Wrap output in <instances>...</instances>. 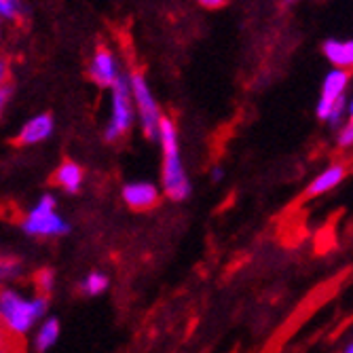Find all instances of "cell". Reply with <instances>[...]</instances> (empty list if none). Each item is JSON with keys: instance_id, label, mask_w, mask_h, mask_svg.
Returning a JSON list of instances; mask_svg holds the SVG:
<instances>
[{"instance_id": "obj_1", "label": "cell", "mask_w": 353, "mask_h": 353, "mask_svg": "<svg viewBox=\"0 0 353 353\" xmlns=\"http://www.w3.org/2000/svg\"><path fill=\"white\" fill-rule=\"evenodd\" d=\"M159 142L163 148V188L165 195L172 201H186L192 192V184L186 176V170L180 159V142H178V130L176 123L170 117L161 119L159 125Z\"/></svg>"}, {"instance_id": "obj_2", "label": "cell", "mask_w": 353, "mask_h": 353, "mask_svg": "<svg viewBox=\"0 0 353 353\" xmlns=\"http://www.w3.org/2000/svg\"><path fill=\"white\" fill-rule=\"evenodd\" d=\"M138 119V108L132 89V74H121L110 89V121L104 130V140L114 142L132 130Z\"/></svg>"}, {"instance_id": "obj_3", "label": "cell", "mask_w": 353, "mask_h": 353, "mask_svg": "<svg viewBox=\"0 0 353 353\" xmlns=\"http://www.w3.org/2000/svg\"><path fill=\"white\" fill-rule=\"evenodd\" d=\"M49 309V296L41 294L37 299H23L13 290H3L0 294V313H3L5 326L13 334H26L37 319L45 317Z\"/></svg>"}, {"instance_id": "obj_4", "label": "cell", "mask_w": 353, "mask_h": 353, "mask_svg": "<svg viewBox=\"0 0 353 353\" xmlns=\"http://www.w3.org/2000/svg\"><path fill=\"white\" fill-rule=\"evenodd\" d=\"M21 229L26 235L34 237H55V235H68L70 224L55 212V197L43 195L41 201L30 210V214L23 218Z\"/></svg>"}, {"instance_id": "obj_5", "label": "cell", "mask_w": 353, "mask_h": 353, "mask_svg": "<svg viewBox=\"0 0 353 353\" xmlns=\"http://www.w3.org/2000/svg\"><path fill=\"white\" fill-rule=\"evenodd\" d=\"M132 89H134V100L138 108V121L142 127V134L150 140H159V125H161V108H159L152 89L142 72L132 74Z\"/></svg>"}, {"instance_id": "obj_6", "label": "cell", "mask_w": 353, "mask_h": 353, "mask_svg": "<svg viewBox=\"0 0 353 353\" xmlns=\"http://www.w3.org/2000/svg\"><path fill=\"white\" fill-rule=\"evenodd\" d=\"M349 85V72L343 70V68H332L326 79H324V85H322V95H319L317 100V106H315V114L319 121H328L330 117V110L332 106L345 98V89Z\"/></svg>"}, {"instance_id": "obj_7", "label": "cell", "mask_w": 353, "mask_h": 353, "mask_svg": "<svg viewBox=\"0 0 353 353\" xmlns=\"http://www.w3.org/2000/svg\"><path fill=\"white\" fill-rule=\"evenodd\" d=\"M119 59L108 47H98L89 61V79L98 87H114V83L121 79Z\"/></svg>"}, {"instance_id": "obj_8", "label": "cell", "mask_w": 353, "mask_h": 353, "mask_svg": "<svg viewBox=\"0 0 353 353\" xmlns=\"http://www.w3.org/2000/svg\"><path fill=\"white\" fill-rule=\"evenodd\" d=\"M53 130H55V121H53V117H51L49 112H41V114H37V117H32V119L21 127L19 134H17V138H15V142L21 144V146H34V144H41V142H45L47 138H51Z\"/></svg>"}, {"instance_id": "obj_9", "label": "cell", "mask_w": 353, "mask_h": 353, "mask_svg": "<svg viewBox=\"0 0 353 353\" xmlns=\"http://www.w3.org/2000/svg\"><path fill=\"white\" fill-rule=\"evenodd\" d=\"M123 201L138 212L150 210L159 203V188L150 182H130L123 186Z\"/></svg>"}, {"instance_id": "obj_10", "label": "cell", "mask_w": 353, "mask_h": 353, "mask_svg": "<svg viewBox=\"0 0 353 353\" xmlns=\"http://www.w3.org/2000/svg\"><path fill=\"white\" fill-rule=\"evenodd\" d=\"M345 176H347V170H345V165H341V163H334V165L326 168L317 178H313V182L307 186V190H305V199L319 197V195H324V192L336 188V186L345 180Z\"/></svg>"}, {"instance_id": "obj_11", "label": "cell", "mask_w": 353, "mask_h": 353, "mask_svg": "<svg viewBox=\"0 0 353 353\" xmlns=\"http://www.w3.org/2000/svg\"><path fill=\"white\" fill-rule=\"evenodd\" d=\"M53 182L55 186H59L63 192H68V195H77L83 186V168L74 161H63L55 176H53Z\"/></svg>"}, {"instance_id": "obj_12", "label": "cell", "mask_w": 353, "mask_h": 353, "mask_svg": "<svg viewBox=\"0 0 353 353\" xmlns=\"http://www.w3.org/2000/svg\"><path fill=\"white\" fill-rule=\"evenodd\" d=\"M322 51L326 55V59L332 63L334 68H343L349 70L351 63H349V53H347V41H336V39H328L322 45Z\"/></svg>"}, {"instance_id": "obj_13", "label": "cell", "mask_w": 353, "mask_h": 353, "mask_svg": "<svg viewBox=\"0 0 353 353\" xmlns=\"http://www.w3.org/2000/svg\"><path fill=\"white\" fill-rule=\"evenodd\" d=\"M59 339V322L57 317H47L45 324L41 326L37 339H34V347L39 353H45L47 349H51Z\"/></svg>"}, {"instance_id": "obj_14", "label": "cell", "mask_w": 353, "mask_h": 353, "mask_svg": "<svg viewBox=\"0 0 353 353\" xmlns=\"http://www.w3.org/2000/svg\"><path fill=\"white\" fill-rule=\"evenodd\" d=\"M108 285H110V279L108 275L100 273V271H91L83 281H81V290L87 294V296H98L102 292L108 290Z\"/></svg>"}, {"instance_id": "obj_15", "label": "cell", "mask_w": 353, "mask_h": 353, "mask_svg": "<svg viewBox=\"0 0 353 353\" xmlns=\"http://www.w3.org/2000/svg\"><path fill=\"white\" fill-rule=\"evenodd\" d=\"M28 13V7L23 5V0H0V19L11 21Z\"/></svg>"}, {"instance_id": "obj_16", "label": "cell", "mask_w": 353, "mask_h": 353, "mask_svg": "<svg viewBox=\"0 0 353 353\" xmlns=\"http://www.w3.org/2000/svg\"><path fill=\"white\" fill-rule=\"evenodd\" d=\"M345 112H349V104H347V100L345 98H341L334 106H332V110H330V117H328V125L332 127H343L345 123H343V117H345Z\"/></svg>"}, {"instance_id": "obj_17", "label": "cell", "mask_w": 353, "mask_h": 353, "mask_svg": "<svg viewBox=\"0 0 353 353\" xmlns=\"http://www.w3.org/2000/svg\"><path fill=\"white\" fill-rule=\"evenodd\" d=\"M336 144L341 148H347L353 144V121H347L343 127H339V134H336Z\"/></svg>"}, {"instance_id": "obj_18", "label": "cell", "mask_w": 353, "mask_h": 353, "mask_svg": "<svg viewBox=\"0 0 353 353\" xmlns=\"http://www.w3.org/2000/svg\"><path fill=\"white\" fill-rule=\"evenodd\" d=\"M53 281H55V275H53L51 269H43V271L37 275V283H39L41 292H43L45 296H49V292L53 290Z\"/></svg>"}, {"instance_id": "obj_19", "label": "cell", "mask_w": 353, "mask_h": 353, "mask_svg": "<svg viewBox=\"0 0 353 353\" xmlns=\"http://www.w3.org/2000/svg\"><path fill=\"white\" fill-rule=\"evenodd\" d=\"M21 269V263L17 259H5L3 265H0V275L3 279H9V277H15Z\"/></svg>"}, {"instance_id": "obj_20", "label": "cell", "mask_w": 353, "mask_h": 353, "mask_svg": "<svg viewBox=\"0 0 353 353\" xmlns=\"http://www.w3.org/2000/svg\"><path fill=\"white\" fill-rule=\"evenodd\" d=\"M11 93H13V85L7 83V79H3V83H0V108H7L9 100H11Z\"/></svg>"}, {"instance_id": "obj_21", "label": "cell", "mask_w": 353, "mask_h": 353, "mask_svg": "<svg viewBox=\"0 0 353 353\" xmlns=\"http://www.w3.org/2000/svg\"><path fill=\"white\" fill-rule=\"evenodd\" d=\"M197 3L205 9H220L227 5V0H197Z\"/></svg>"}, {"instance_id": "obj_22", "label": "cell", "mask_w": 353, "mask_h": 353, "mask_svg": "<svg viewBox=\"0 0 353 353\" xmlns=\"http://www.w3.org/2000/svg\"><path fill=\"white\" fill-rule=\"evenodd\" d=\"M222 178H224V170H222L220 165H216V168L212 170V180H214V182H220Z\"/></svg>"}, {"instance_id": "obj_23", "label": "cell", "mask_w": 353, "mask_h": 353, "mask_svg": "<svg viewBox=\"0 0 353 353\" xmlns=\"http://www.w3.org/2000/svg\"><path fill=\"white\" fill-rule=\"evenodd\" d=\"M347 53H349V63H351V68H353V39L347 41Z\"/></svg>"}, {"instance_id": "obj_24", "label": "cell", "mask_w": 353, "mask_h": 353, "mask_svg": "<svg viewBox=\"0 0 353 353\" xmlns=\"http://www.w3.org/2000/svg\"><path fill=\"white\" fill-rule=\"evenodd\" d=\"M349 121H353V98H351V102H349Z\"/></svg>"}, {"instance_id": "obj_25", "label": "cell", "mask_w": 353, "mask_h": 353, "mask_svg": "<svg viewBox=\"0 0 353 353\" xmlns=\"http://www.w3.org/2000/svg\"><path fill=\"white\" fill-rule=\"evenodd\" d=\"M345 353H353V341L345 347Z\"/></svg>"}, {"instance_id": "obj_26", "label": "cell", "mask_w": 353, "mask_h": 353, "mask_svg": "<svg viewBox=\"0 0 353 353\" xmlns=\"http://www.w3.org/2000/svg\"><path fill=\"white\" fill-rule=\"evenodd\" d=\"M283 3H285V5H294V3H296V0H283Z\"/></svg>"}]
</instances>
